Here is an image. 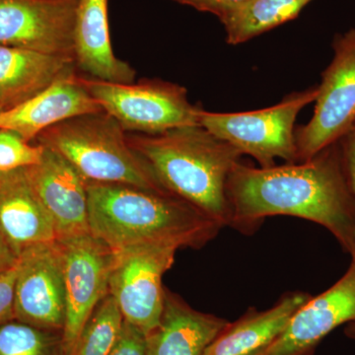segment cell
Listing matches in <instances>:
<instances>
[{"instance_id":"obj_21","label":"cell","mask_w":355,"mask_h":355,"mask_svg":"<svg viewBox=\"0 0 355 355\" xmlns=\"http://www.w3.org/2000/svg\"><path fill=\"white\" fill-rule=\"evenodd\" d=\"M123 324L118 304L108 294L96 307L69 355L111 354Z\"/></svg>"},{"instance_id":"obj_27","label":"cell","mask_w":355,"mask_h":355,"mask_svg":"<svg viewBox=\"0 0 355 355\" xmlns=\"http://www.w3.org/2000/svg\"><path fill=\"white\" fill-rule=\"evenodd\" d=\"M338 142H340L345 169H347V176H349L355 197V125ZM350 256H352V261L355 263V233L354 247H352Z\"/></svg>"},{"instance_id":"obj_11","label":"cell","mask_w":355,"mask_h":355,"mask_svg":"<svg viewBox=\"0 0 355 355\" xmlns=\"http://www.w3.org/2000/svg\"><path fill=\"white\" fill-rule=\"evenodd\" d=\"M14 314L15 320L30 326L64 331L67 296L57 241L35 245L20 254Z\"/></svg>"},{"instance_id":"obj_10","label":"cell","mask_w":355,"mask_h":355,"mask_svg":"<svg viewBox=\"0 0 355 355\" xmlns=\"http://www.w3.org/2000/svg\"><path fill=\"white\" fill-rule=\"evenodd\" d=\"M80 0H0V44L74 57Z\"/></svg>"},{"instance_id":"obj_25","label":"cell","mask_w":355,"mask_h":355,"mask_svg":"<svg viewBox=\"0 0 355 355\" xmlns=\"http://www.w3.org/2000/svg\"><path fill=\"white\" fill-rule=\"evenodd\" d=\"M17 272L18 265L0 275V326L15 320L14 296Z\"/></svg>"},{"instance_id":"obj_16","label":"cell","mask_w":355,"mask_h":355,"mask_svg":"<svg viewBox=\"0 0 355 355\" xmlns=\"http://www.w3.org/2000/svg\"><path fill=\"white\" fill-rule=\"evenodd\" d=\"M76 64L83 76L110 83H135V70L114 55L109 0H80L76 26Z\"/></svg>"},{"instance_id":"obj_20","label":"cell","mask_w":355,"mask_h":355,"mask_svg":"<svg viewBox=\"0 0 355 355\" xmlns=\"http://www.w3.org/2000/svg\"><path fill=\"white\" fill-rule=\"evenodd\" d=\"M312 0H252L220 18L230 44L246 43L295 19Z\"/></svg>"},{"instance_id":"obj_3","label":"cell","mask_w":355,"mask_h":355,"mask_svg":"<svg viewBox=\"0 0 355 355\" xmlns=\"http://www.w3.org/2000/svg\"><path fill=\"white\" fill-rule=\"evenodd\" d=\"M128 144L168 193L222 227L231 225L227 181L242 154L200 125L158 135L127 133Z\"/></svg>"},{"instance_id":"obj_7","label":"cell","mask_w":355,"mask_h":355,"mask_svg":"<svg viewBox=\"0 0 355 355\" xmlns=\"http://www.w3.org/2000/svg\"><path fill=\"white\" fill-rule=\"evenodd\" d=\"M333 60L322 74L312 119L295 128L298 162L333 146L355 125V29L336 37Z\"/></svg>"},{"instance_id":"obj_13","label":"cell","mask_w":355,"mask_h":355,"mask_svg":"<svg viewBox=\"0 0 355 355\" xmlns=\"http://www.w3.org/2000/svg\"><path fill=\"white\" fill-rule=\"evenodd\" d=\"M355 321V263L328 291L311 297L292 316L266 355H311L338 327Z\"/></svg>"},{"instance_id":"obj_2","label":"cell","mask_w":355,"mask_h":355,"mask_svg":"<svg viewBox=\"0 0 355 355\" xmlns=\"http://www.w3.org/2000/svg\"><path fill=\"white\" fill-rule=\"evenodd\" d=\"M90 233L113 252L146 244L200 249L222 226L169 193L87 182Z\"/></svg>"},{"instance_id":"obj_31","label":"cell","mask_w":355,"mask_h":355,"mask_svg":"<svg viewBox=\"0 0 355 355\" xmlns=\"http://www.w3.org/2000/svg\"><path fill=\"white\" fill-rule=\"evenodd\" d=\"M174 1L179 2V3L183 4L184 0H174Z\"/></svg>"},{"instance_id":"obj_17","label":"cell","mask_w":355,"mask_h":355,"mask_svg":"<svg viewBox=\"0 0 355 355\" xmlns=\"http://www.w3.org/2000/svg\"><path fill=\"white\" fill-rule=\"evenodd\" d=\"M76 58L0 44V113L76 72Z\"/></svg>"},{"instance_id":"obj_26","label":"cell","mask_w":355,"mask_h":355,"mask_svg":"<svg viewBox=\"0 0 355 355\" xmlns=\"http://www.w3.org/2000/svg\"><path fill=\"white\" fill-rule=\"evenodd\" d=\"M250 1L252 0H184L183 4L202 12L214 14L220 19Z\"/></svg>"},{"instance_id":"obj_5","label":"cell","mask_w":355,"mask_h":355,"mask_svg":"<svg viewBox=\"0 0 355 355\" xmlns=\"http://www.w3.org/2000/svg\"><path fill=\"white\" fill-rule=\"evenodd\" d=\"M78 78L103 111L127 132L158 135L200 125L202 109L191 104L183 86L160 79L118 83L79 74Z\"/></svg>"},{"instance_id":"obj_1","label":"cell","mask_w":355,"mask_h":355,"mask_svg":"<svg viewBox=\"0 0 355 355\" xmlns=\"http://www.w3.org/2000/svg\"><path fill=\"white\" fill-rule=\"evenodd\" d=\"M231 227L252 233L266 217H298L320 224L352 253L355 197L340 142L309 160L266 168L237 163L229 175Z\"/></svg>"},{"instance_id":"obj_18","label":"cell","mask_w":355,"mask_h":355,"mask_svg":"<svg viewBox=\"0 0 355 355\" xmlns=\"http://www.w3.org/2000/svg\"><path fill=\"white\" fill-rule=\"evenodd\" d=\"M0 228L19 254L57 240L53 221L24 169L0 172Z\"/></svg>"},{"instance_id":"obj_6","label":"cell","mask_w":355,"mask_h":355,"mask_svg":"<svg viewBox=\"0 0 355 355\" xmlns=\"http://www.w3.org/2000/svg\"><path fill=\"white\" fill-rule=\"evenodd\" d=\"M319 87L291 93L270 108L242 113H212L202 109L200 125L256 159L261 167L275 165L277 158L298 162L295 121L307 105L315 102Z\"/></svg>"},{"instance_id":"obj_9","label":"cell","mask_w":355,"mask_h":355,"mask_svg":"<svg viewBox=\"0 0 355 355\" xmlns=\"http://www.w3.org/2000/svg\"><path fill=\"white\" fill-rule=\"evenodd\" d=\"M55 241L64 270L67 318L62 336L69 355L96 307L109 294L114 254L90 232Z\"/></svg>"},{"instance_id":"obj_15","label":"cell","mask_w":355,"mask_h":355,"mask_svg":"<svg viewBox=\"0 0 355 355\" xmlns=\"http://www.w3.org/2000/svg\"><path fill=\"white\" fill-rule=\"evenodd\" d=\"M228 324L222 318L193 309L165 288L160 322L146 336V355H203Z\"/></svg>"},{"instance_id":"obj_14","label":"cell","mask_w":355,"mask_h":355,"mask_svg":"<svg viewBox=\"0 0 355 355\" xmlns=\"http://www.w3.org/2000/svg\"><path fill=\"white\" fill-rule=\"evenodd\" d=\"M103 111L78 78V72L62 77L43 92L0 113V130H11L34 142L49 128L80 114Z\"/></svg>"},{"instance_id":"obj_12","label":"cell","mask_w":355,"mask_h":355,"mask_svg":"<svg viewBox=\"0 0 355 355\" xmlns=\"http://www.w3.org/2000/svg\"><path fill=\"white\" fill-rule=\"evenodd\" d=\"M24 170L53 221L57 240L90 232L87 181L67 159L44 146L38 164Z\"/></svg>"},{"instance_id":"obj_4","label":"cell","mask_w":355,"mask_h":355,"mask_svg":"<svg viewBox=\"0 0 355 355\" xmlns=\"http://www.w3.org/2000/svg\"><path fill=\"white\" fill-rule=\"evenodd\" d=\"M34 144L57 151L87 182L130 184L168 193L128 144L127 132L105 111L58 123L42 132Z\"/></svg>"},{"instance_id":"obj_8","label":"cell","mask_w":355,"mask_h":355,"mask_svg":"<svg viewBox=\"0 0 355 355\" xmlns=\"http://www.w3.org/2000/svg\"><path fill=\"white\" fill-rule=\"evenodd\" d=\"M178 248L146 244L114 252L109 294L123 320L148 336L158 326L164 304L163 275L174 265Z\"/></svg>"},{"instance_id":"obj_29","label":"cell","mask_w":355,"mask_h":355,"mask_svg":"<svg viewBox=\"0 0 355 355\" xmlns=\"http://www.w3.org/2000/svg\"><path fill=\"white\" fill-rule=\"evenodd\" d=\"M345 335L355 340V321L347 324V327L345 328Z\"/></svg>"},{"instance_id":"obj_24","label":"cell","mask_w":355,"mask_h":355,"mask_svg":"<svg viewBox=\"0 0 355 355\" xmlns=\"http://www.w3.org/2000/svg\"><path fill=\"white\" fill-rule=\"evenodd\" d=\"M110 355H146V336L123 320L118 342Z\"/></svg>"},{"instance_id":"obj_23","label":"cell","mask_w":355,"mask_h":355,"mask_svg":"<svg viewBox=\"0 0 355 355\" xmlns=\"http://www.w3.org/2000/svg\"><path fill=\"white\" fill-rule=\"evenodd\" d=\"M44 146L29 142L11 130H0V172L24 169L38 164Z\"/></svg>"},{"instance_id":"obj_28","label":"cell","mask_w":355,"mask_h":355,"mask_svg":"<svg viewBox=\"0 0 355 355\" xmlns=\"http://www.w3.org/2000/svg\"><path fill=\"white\" fill-rule=\"evenodd\" d=\"M19 260L20 254L0 228V275L15 268Z\"/></svg>"},{"instance_id":"obj_30","label":"cell","mask_w":355,"mask_h":355,"mask_svg":"<svg viewBox=\"0 0 355 355\" xmlns=\"http://www.w3.org/2000/svg\"><path fill=\"white\" fill-rule=\"evenodd\" d=\"M266 350H268V347L259 350V352H254V354L250 355H266Z\"/></svg>"},{"instance_id":"obj_22","label":"cell","mask_w":355,"mask_h":355,"mask_svg":"<svg viewBox=\"0 0 355 355\" xmlns=\"http://www.w3.org/2000/svg\"><path fill=\"white\" fill-rule=\"evenodd\" d=\"M0 355H67L62 331L13 320L0 326Z\"/></svg>"},{"instance_id":"obj_19","label":"cell","mask_w":355,"mask_h":355,"mask_svg":"<svg viewBox=\"0 0 355 355\" xmlns=\"http://www.w3.org/2000/svg\"><path fill=\"white\" fill-rule=\"evenodd\" d=\"M311 297L306 292H289L270 309L249 310L235 323H229L203 355H250L270 347Z\"/></svg>"}]
</instances>
